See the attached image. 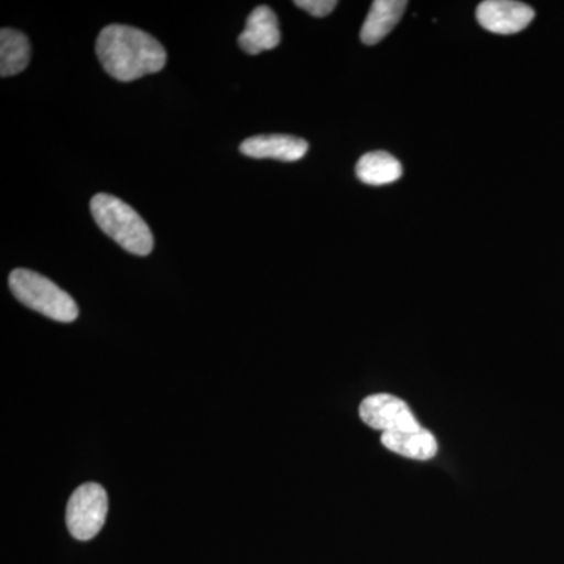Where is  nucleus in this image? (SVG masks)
<instances>
[{
    "label": "nucleus",
    "instance_id": "f257e3e1",
    "mask_svg": "<svg viewBox=\"0 0 564 564\" xmlns=\"http://www.w3.org/2000/svg\"><path fill=\"white\" fill-rule=\"evenodd\" d=\"M96 54L104 70L120 82L159 73L166 63L165 47L150 33L129 25L104 28L96 41Z\"/></svg>",
    "mask_w": 564,
    "mask_h": 564
},
{
    "label": "nucleus",
    "instance_id": "f03ea898",
    "mask_svg": "<svg viewBox=\"0 0 564 564\" xmlns=\"http://www.w3.org/2000/svg\"><path fill=\"white\" fill-rule=\"evenodd\" d=\"M90 209L96 225L121 248L137 256L150 254L154 248L150 226L129 204L117 196L98 193L93 196Z\"/></svg>",
    "mask_w": 564,
    "mask_h": 564
},
{
    "label": "nucleus",
    "instance_id": "7ed1b4c3",
    "mask_svg": "<svg viewBox=\"0 0 564 564\" xmlns=\"http://www.w3.org/2000/svg\"><path fill=\"white\" fill-rule=\"evenodd\" d=\"M9 284L18 302L52 321L70 323L79 317V307L73 296L43 274L17 269L10 273Z\"/></svg>",
    "mask_w": 564,
    "mask_h": 564
},
{
    "label": "nucleus",
    "instance_id": "20e7f679",
    "mask_svg": "<svg viewBox=\"0 0 564 564\" xmlns=\"http://www.w3.org/2000/svg\"><path fill=\"white\" fill-rule=\"evenodd\" d=\"M109 497L98 484L79 486L69 497L66 507V525L76 540L90 541L106 524Z\"/></svg>",
    "mask_w": 564,
    "mask_h": 564
},
{
    "label": "nucleus",
    "instance_id": "39448f33",
    "mask_svg": "<svg viewBox=\"0 0 564 564\" xmlns=\"http://www.w3.org/2000/svg\"><path fill=\"white\" fill-rule=\"evenodd\" d=\"M359 415L370 429L381 430L383 433L417 432L422 429L411 408L399 397L389 393L367 397L359 406Z\"/></svg>",
    "mask_w": 564,
    "mask_h": 564
},
{
    "label": "nucleus",
    "instance_id": "423d86ee",
    "mask_svg": "<svg viewBox=\"0 0 564 564\" xmlns=\"http://www.w3.org/2000/svg\"><path fill=\"white\" fill-rule=\"evenodd\" d=\"M534 10L513 0H486L477 7V21L485 31L497 35H514L529 28Z\"/></svg>",
    "mask_w": 564,
    "mask_h": 564
},
{
    "label": "nucleus",
    "instance_id": "0eeeda50",
    "mask_svg": "<svg viewBox=\"0 0 564 564\" xmlns=\"http://www.w3.org/2000/svg\"><path fill=\"white\" fill-rule=\"evenodd\" d=\"M310 151V143L284 133L256 135L240 144V152L251 159H274L281 162L302 161Z\"/></svg>",
    "mask_w": 564,
    "mask_h": 564
},
{
    "label": "nucleus",
    "instance_id": "6e6552de",
    "mask_svg": "<svg viewBox=\"0 0 564 564\" xmlns=\"http://www.w3.org/2000/svg\"><path fill=\"white\" fill-rule=\"evenodd\" d=\"M281 43L280 22L270 7L261 6L251 11L247 28L240 33L239 46L245 54L258 55L272 51Z\"/></svg>",
    "mask_w": 564,
    "mask_h": 564
},
{
    "label": "nucleus",
    "instance_id": "1a4fd4ad",
    "mask_svg": "<svg viewBox=\"0 0 564 564\" xmlns=\"http://www.w3.org/2000/svg\"><path fill=\"white\" fill-rule=\"evenodd\" d=\"M406 7L404 0H375L362 24V43L375 46L383 41L402 20Z\"/></svg>",
    "mask_w": 564,
    "mask_h": 564
},
{
    "label": "nucleus",
    "instance_id": "9d476101",
    "mask_svg": "<svg viewBox=\"0 0 564 564\" xmlns=\"http://www.w3.org/2000/svg\"><path fill=\"white\" fill-rule=\"evenodd\" d=\"M381 444L393 454L417 459V462H430L437 455L436 437L425 429L417 430V432L383 433Z\"/></svg>",
    "mask_w": 564,
    "mask_h": 564
},
{
    "label": "nucleus",
    "instance_id": "9b49d317",
    "mask_svg": "<svg viewBox=\"0 0 564 564\" xmlns=\"http://www.w3.org/2000/svg\"><path fill=\"white\" fill-rule=\"evenodd\" d=\"M402 163L384 151L367 152L356 165V176L367 185H388L402 177Z\"/></svg>",
    "mask_w": 564,
    "mask_h": 564
},
{
    "label": "nucleus",
    "instance_id": "f8f14e48",
    "mask_svg": "<svg viewBox=\"0 0 564 564\" xmlns=\"http://www.w3.org/2000/svg\"><path fill=\"white\" fill-rule=\"evenodd\" d=\"M31 41L20 31L2 29L0 32V76L11 77L22 73L31 62Z\"/></svg>",
    "mask_w": 564,
    "mask_h": 564
},
{
    "label": "nucleus",
    "instance_id": "ddd939ff",
    "mask_svg": "<svg viewBox=\"0 0 564 564\" xmlns=\"http://www.w3.org/2000/svg\"><path fill=\"white\" fill-rule=\"evenodd\" d=\"M295 6L315 18H325L333 13L337 2L336 0H296Z\"/></svg>",
    "mask_w": 564,
    "mask_h": 564
}]
</instances>
